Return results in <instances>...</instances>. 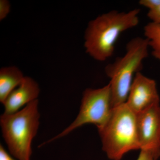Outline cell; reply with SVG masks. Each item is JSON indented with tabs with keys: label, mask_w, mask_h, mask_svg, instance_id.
Returning a JSON list of instances; mask_svg holds the SVG:
<instances>
[{
	"label": "cell",
	"mask_w": 160,
	"mask_h": 160,
	"mask_svg": "<svg viewBox=\"0 0 160 160\" xmlns=\"http://www.w3.org/2000/svg\"><path fill=\"white\" fill-rule=\"evenodd\" d=\"M139 9L128 11L113 10L98 16L88 24L84 35L86 52L99 62H105L114 53L121 35L138 26Z\"/></svg>",
	"instance_id": "obj_1"
},
{
	"label": "cell",
	"mask_w": 160,
	"mask_h": 160,
	"mask_svg": "<svg viewBox=\"0 0 160 160\" xmlns=\"http://www.w3.org/2000/svg\"><path fill=\"white\" fill-rule=\"evenodd\" d=\"M102 149L112 160H120L127 152L140 149L137 114L126 103L112 108L110 117L98 129Z\"/></svg>",
	"instance_id": "obj_2"
},
{
	"label": "cell",
	"mask_w": 160,
	"mask_h": 160,
	"mask_svg": "<svg viewBox=\"0 0 160 160\" xmlns=\"http://www.w3.org/2000/svg\"><path fill=\"white\" fill-rule=\"evenodd\" d=\"M37 99L17 112L3 113L0 125L3 138L10 154L18 160H30L32 142L40 125V114Z\"/></svg>",
	"instance_id": "obj_3"
},
{
	"label": "cell",
	"mask_w": 160,
	"mask_h": 160,
	"mask_svg": "<svg viewBox=\"0 0 160 160\" xmlns=\"http://www.w3.org/2000/svg\"><path fill=\"white\" fill-rule=\"evenodd\" d=\"M149 49L145 38H133L126 45L124 55L106 66L105 72L110 80L112 108L126 103L135 76L141 72Z\"/></svg>",
	"instance_id": "obj_4"
},
{
	"label": "cell",
	"mask_w": 160,
	"mask_h": 160,
	"mask_svg": "<svg viewBox=\"0 0 160 160\" xmlns=\"http://www.w3.org/2000/svg\"><path fill=\"white\" fill-rule=\"evenodd\" d=\"M112 109L109 83L99 89H86L83 92L79 112L75 119L61 133L46 143L66 136L86 124H93L98 129H100L108 122Z\"/></svg>",
	"instance_id": "obj_5"
},
{
	"label": "cell",
	"mask_w": 160,
	"mask_h": 160,
	"mask_svg": "<svg viewBox=\"0 0 160 160\" xmlns=\"http://www.w3.org/2000/svg\"><path fill=\"white\" fill-rule=\"evenodd\" d=\"M160 106L155 104L137 114L140 150L150 152L157 159L160 157Z\"/></svg>",
	"instance_id": "obj_6"
},
{
	"label": "cell",
	"mask_w": 160,
	"mask_h": 160,
	"mask_svg": "<svg viewBox=\"0 0 160 160\" xmlns=\"http://www.w3.org/2000/svg\"><path fill=\"white\" fill-rule=\"evenodd\" d=\"M160 101L156 81L141 72H138L129 90L127 105L138 114L155 104H159Z\"/></svg>",
	"instance_id": "obj_7"
},
{
	"label": "cell",
	"mask_w": 160,
	"mask_h": 160,
	"mask_svg": "<svg viewBox=\"0 0 160 160\" xmlns=\"http://www.w3.org/2000/svg\"><path fill=\"white\" fill-rule=\"evenodd\" d=\"M40 91L38 84L34 79L25 77L21 84L12 92L3 103V113L11 114L19 111L23 106L37 100Z\"/></svg>",
	"instance_id": "obj_8"
},
{
	"label": "cell",
	"mask_w": 160,
	"mask_h": 160,
	"mask_svg": "<svg viewBox=\"0 0 160 160\" xmlns=\"http://www.w3.org/2000/svg\"><path fill=\"white\" fill-rule=\"evenodd\" d=\"M22 72L16 66L3 67L0 70V102L3 104L9 94L24 79Z\"/></svg>",
	"instance_id": "obj_9"
},
{
	"label": "cell",
	"mask_w": 160,
	"mask_h": 160,
	"mask_svg": "<svg viewBox=\"0 0 160 160\" xmlns=\"http://www.w3.org/2000/svg\"><path fill=\"white\" fill-rule=\"evenodd\" d=\"M144 38L152 56L160 62V23L150 22L144 27Z\"/></svg>",
	"instance_id": "obj_10"
},
{
	"label": "cell",
	"mask_w": 160,
	"mask_h": 160,
	"mask_svg": "<svg viewBox=\"0 0 160 160\" xmlns=\"http://www.w3.org/2000/svg\"><path fill=\"white\" fill-rule=\"evenodd\" d=\"M10 5L7 0L0 1V20L2 21L7 17L10 12Z\"/></svg>",
	"instance_id": "obj_11"
},
{
	"label": "cell",
	"mask_w": 160,
	"mask_h": 160,
	"mask_svg": "<svg viewBox=\"0 0 160 160\" xmlns=\"http://www.w3.org/2000/svg\"><path fill=\"white\" fill-rule=\"evenodd\" d=\"M139 4L150 11L160 6V0H140Z\"/></svg>",
	"instance_id": "obj_12"
},
{
	"label": "cell",
	"mask_w": 160,
	"mask_h": 160,
	"mask_svg": "<svg viewBox=\"0 0 160 160\" xmlns=\"http://www.w3.org/2000/svg\"><path fill=\"white\" fill-rule=\"evenodd\" d=\"M147 17L151 22L160 23V6L153 10L148 11Z\"/></svg>",
	"instance_id": "obj_13"
},
{
	"label": "cell",
	"mask_w": 160,
	"mask_h": 160,
	"mask_svg": "<svg viewBox=\"0 0 160 160\" xmlns=\"http://www.w3.org/2000/svg\"><path fill=\"white\" fill-rule=\"evenodd\" d=\"M137 160H157V159L150 152L141 150Z\"/></svg>",
	"instance_id": "obj_14"
},
{
	"label": "cell",
	"mask_w": 160,
	"mask_h": 160,
	"mask_svg": "<svg viewBox=\"0 0 160 160\" xmlns=\"http://www.w3.org/2000/svg\"><path fill=\"white\" fill-rule=\"evenodd\" d=\"M0 160H15L8 153L2 144L0 145Z\"/></svg>",
	"instance_id": "obj_15"
},
{
	"label": "cell",
	"mask_w": 160,
	"mask_h": 160,
	"mask_svg": "<svg viewBox=\"0 0 160 160\" xmlns=\"http://www.w3.org/2000/svg\"><path fill=\"white\" fill-rule=\"evenodd\" d=\"M159 112H160V106Z\"/></svg>",
	"instance_id": "obj_16"
}]
</instances>
